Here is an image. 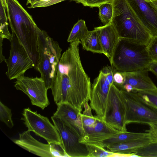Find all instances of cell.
<instances>
[{
    "label": "cell",
    "instance_id": "1",
    "mask_svg": "<svg viewBox=\"0 0 157 157\" xmlns=\"http://www.w3.org/2000/svg\"><path fill=\"white\" fill-rule=\"evenodd\" d=\"M61 56L51 88L55 103H68L81 112L84 104L91 99L90 78L82 65L79 40L70 43Z\"/></svg>",
    "mask_w": 157,
    "mask_h": 157
},
{
    "label": "cell",
    "instance_id": "2",
    "mask_svg": "<svg viewBox=\"0 0 157 157\" xmlns=\"http://www.w3.org/2000/svg\"><path fill=\"white\" fill-rule=\"evenodd\" d=\"M6 2L7 16L12 33L17 36L31 59L34 68L37 70L38 40L42 30L18 0Z\"/></svg>",
    "mask_w": 157,
    "mask_h": 157
},
{
    "label": "cell",
    "instance_id": "3",
    "mask_svg": "<svg viewBox=\"0 0 157 157\" xmlns=\"http://www.w3.org/2000/svg\"><path fill=\"white\" fill-rule=\"evenodd\" d=\"M111 21L120 38L147 46L151 37L126 0H113Z\"/></svg>",
    "mask_w": 157,
    "mask_h": 157
},
{
    "label": "cell",
    "instance_id": "4",
    "mask_svg": "<svg viewBox=\"0 0 157 157\" xmlns=\"http://www.w3.org/2000/svg\"><path fill=\"white\" fill-rule=\"evenodd\" d=\"M152 61L146 45L120 38L110 63L113 71L125 72L147 68Z\"/></svg>",
    "mask_w": 157,
    "mask_h": 157
},
{
    "label": "cell",
    "instance_id": "5",
    "mask_svg": "<svg viewBox=\"0 0 157 157\" xmlns=\"http://www.w3.org/2000/svg\"><path fill=\"white\" fill-rule=\"evenodd\" d=\"M39 54L37 71L44 80L48 90L53 83L61 57L62 49L59 43L42 30L38 40Z\"/></svg>",
    "mask_w": 157,
    "mask_h": 157
},
{
    "label": "cell",
    "instance_id": "6",
    "mask_svg": "<svg viewBox=\"0 0 157 157\" xmlns=\"http://www.w3.org/2000/svg\"><path fill=\"white\" fill-rule=\"evenodd\" d=\"M81 121L82 134L79 142L85 144L101 145L104 141L121 132L112 128L97 115L93 116L88 102L84 105Z\"/></svg>",
    "mask_w": 157,
    "mask_h": 157
},
{
    "label": "cell",
    "instance_id": "7",
    "mask_svg": "<svg viewBox=\"0 0 157 157\" xmlns=\"http://www.w3.org/2000/svg\"><path fill=\"white\" fill-rule=\"evenodd\" d=\"M120 90L125 107L127 125L157 123V109L147 103L136 92Z\"/></svg>",
    "mask_w": 157,
    "mask_h": 157
},
{
    "label": "cell",
    "instance_id": "8",
    "mask_svg": "<svg viewBox=\"0 0 157 157\" xmlns=\"http://www.w3.org/2000/svg\"><path fill=\"white\" fill-rule=\"evenodd\" d=\"M21 120L28 130L44 139L48 143H54L62 145L59 134L54 125L48 118L32 110L29 107L24 109Z\"/></svg>",
    "mask_w": 157,
    "mask_h": 157
},
{
    "label": "cell",
    "instance_id": "9",
    "mask_svg": "<svg viewBox=\"0 0 157 157\" xmlns=\"http://www.w3.org/2000/svg\"><path fill=\"white\" fill-rule=\"evenodd\" d=\"M12 34L10 56L5 60L7 67L6 74L10 80L17 79L24 75L27 70L34 67L25 49L16 35L13 33Z\"/></svg>",
    "mask_w": 157,
    "mask_h": 157
},
{
    "label": "cell",
    "instance_id": "10",
    "mask_svg": "<svg viewBox=\"0 0 157 157\" xmlns=\"http://www.w3.org/2000/svg\"><path fill=\"white\" fill-rule=\"evenodd\" d=\"M126 109L120 90L114 83L110 86L104 120L109 125L121 132L127 131Z\"/></svg>",
    "mask_w": 157,
    "mask_h": 157
},
{
    "label": "cell",
    "instance_id": "11",
    "mask_svg": "<svg viewBox=\"0 0 157 157\" xmlns=\"http://www.w3.org/2000/svg\"><path fill=\"white\" fill-rule=\"evenodd\" d=\"M14 87L27 95L32 105L44 110L50 104L48 97V89L40 77L33 78L22 75L17 79Z\"/></svg>",
    "mask_w": 157,
    "mask_h": 157
},
{
    "label": "cell",
    "instance_id": "12",
    "mask_svg": "<svg viewBox=\"0 0 157 157\" xmlns=\"http://www.w3.org/2000/svg\"><path fill=\"white\" fill-rule=\"evenodd\" d=\"M60 136L62 145L67 157H88L86 144L79 142L80 137L59 118L51 117Z\"/></svg>",
    "mask_w": 157,
    "mask_h": 157
},
{
    "label": "cell",
    "instance_id": "13",
    "mask_svg": "<svg viewBox=\"0 0 157 157\" xmlns=\"http://www.w3.org/2000/svg\"><path fill=\"white\" fill-rule=\"evenodd\" d=\"M111 85L106 76L100 71L91 86L90 105L96 115L104 120Z\"/></svg>",
    "mask_w": 157,
    "mask_h": 157
},
{
    "label": "cell",
    "instance_id": "14",
    "mask_svg": "<svg viewBox=\"0 0 157 157\" xmlns=\"http://www.w3.org/2000/svg\"><path fill=\"white\" fill-rule=\"evenodd\" d=\"M151 37L157 36V7L151 0H126Z\"/></svg>",
    "mask_w": 157,
    "mask_h": 157
},
{
    "label": "cell",
    "instance_id": "15",
    "mask_svg": "<svg viewBox=\"0 0 157 157\" xmlns=\"http://www.w3.org/2000/svg\"><path fill=\"white\" fill-rule=\"evenodd\" d=\"M57 105L56 110L53 116L60 119L80 139L82 134L81 112L68 103H63Z\"/></svg>",
    "mask_w": 157,
    "mask_h": 157
},
{
    "label": "cell",
    "instance_id": "16",
    "mask_svg": "<svg viewBox=\"0 0 157 157\" xmlns=\"http://www.w3.org/2000/svg\"><path fill=\"white\" fill-rule=\"evenodd\" d=\"M27 130L19 135L13 142L21 147L37 156L42 157H53L51 151L50 145L40 142L31 135Z\"/></svg>",
    "mask_w": 157,
    "mask_h": 157
},
{
    "label": "cell",
    "instance_id": "17",
    "mask_svg": "<svg viewBox=\"0 0 157 157\" xmlns=\"http://www.w3.org/2000/svg\"><path fill=\"white\" fill-rule=\"evenodd\" d=\"M98 35L104 54L111 61L113 54L120 38L115 28L111 22L105 25L95 27Z\"/></svg>",
    "mask_w": 157,
    "mask_h": 157
},
{
    "label": "cell",
    "instance_id": "18",
    "mask_svg": "<svg viewBox=\"0 0 157 157\" xmlns=\"http://www.w3.org/2000/svg\"><path fill=\"white\" fill-rule=\"evenodd\" d=\"M148 71L146 68L135 71L122 72L124 77L123 84H128L132 86L133 88V92L157 89L149 76Z\"/></svg>",
    "mask_w": 157,
    "mask_h": 157
},
{
    "label": "cell",
    "instance_id": "19",
    "mask_svg": "<svg viewBox=\"0 0 157 157\" xmlns=\"http://www.w3.org/2000/svg\"><path fill=\"white\" fill-rule=\"evenodd\" d=\"M151 142L147 136L124 143L109 145L105 148L113 152L122 155L124 157H135L136 155L132 153L134 150Z\"/></svg>",
    "mask_w": 157,
    "mask_h": 157
},
{
    "label": "cell",
    "instance_id": "20",
    "mask_svg": "<svg viewBox=\"0 0 157 157\" xmlns=\"http://www.w3.org/2000/svg\"><path fill=\"white\" fill-rule=\"evenodd\" d=\"M80 41L84 50L94 53L104 54L98 35L96 29L89 31L86 35Z\"/></svg>",
    "mask_w": 157,
    "mask_h": 157
},
{
    "label": "cell",
    "instance_id": "21",
    "mask_svg": "<svg viewBox=\"0 0 157 157\" xmlns=\"http://www.w3.org/2000/svg\"><path fill=\"white\" fill-rule=\"evenodd\" d=\"M147 136L148 134L146 132H133L127 131L121 132L113 137L103 141L101 145L105 147L109 145L124 143Z\"/></svg>",
    "mask_w": 157,
    "mask_h": 157
},
{
    "label": "cell",
    "instance_id": "22",
    "mask_svg": "<svg viewBox=\"0 0 157 157\" xmlns=\"http://www.w3.org/2000/svg\"><path fill=\"white\" fill-rule=\"evenodd\" d=\"M89 31L85 21L82 19L79 20L74 25L67 39L68 42L82 39L88 34Z\"/></svg>",
    "mask_w": 157,
    "mask_h": 157
},
{
    "label": "cell",
    "instance_id": "23",
    "mask_svg": "<svg viewBox=\"0 0 157 157\" xmlns=\"http://www.w3.org/2000/svg\"><path fill=\"white\" fill-rule=\"evenodd\" d=\"M6 9L0 2V42H2L4 39H8L10 41L12 40V35L8 29V17Z\"/></svg>",
    "mask_w": 157,
    "mask_h": 157
},
{
    "label": "cell",
    "instance_id": "24",
    "mask_svg": "<svg viewBox=\"0 0 157 157\" xmlns=\"http://www.w3.org/2000/svg\"><path fill=\"white\" fill-rule=\"evenodd\" d=\"M133 153L138 157H157V142H151L137 148L133 151Z\"/></svg>",
    "mask_w": 157,
    "mask_h": 157
},
{
    "label": "cell",
    "instance_id": "25",
    "mask_svg": "<svg viewBox=\"0 0 157 157\" xmlns=\"http://www.w3.org/2000/svg\"><path fill=\"white\" fill-rule=\"evenodd\" d=\"M86 145L89 152L88 157H114L117 154L106 150L101 145Z\"/></svg>",
    "mask_w": 157,
    "mask_h": 157
},
{
    "label": "cell",
    "instance_id": "26",
    "mask_svg": "<svg viewBox=\"0 0 157 157\" xmlns=\"http://www.w3.org/2000/svg\"><path fill=\"white\" fill-rule=\"evenodd\" d=\"M99 17L105 25L111 21L113 12V6L112 2H106L101 4L98 7Z\"/></svg>",
    "mask_w": 157,
    "mask_h": 157
},
{
    "label": "cell",
    "instance_id": "27",
    "mask_svg": "<svg viewBox=\"0 0 157 157\" xmlns=\"http://www.w3.org/2000/svg\"><path fill=\"white\" fill-rule=\"evenodd\" d=\"M136 92L147 103L157 109V89Z\"/></svg>",
    "mask_w": 157,
    "mask_h": 157
},
{
    "label": "cell",
    "instance_id": "28",
    "mask_svg": "<svg viewBox=\"0 0 157 157\" xmlns=\"http://www.w3.org/2000/svg\"><path fill=\"white\" fill-rule=\"evenodd\" d=\"M11 109L0 101V120L10 128H13L14 124L12 118Z\"/></svg>",
    "mask_w": 157,
    "mask_h": 157
},
{
    "label": "cell",
    "instance_id": "29",
    "mask_svg": "<svg viewBox=\"0 0 157 157\" xmlns=\"http://www.w3.org/2000/svg\"><path fill=\"white\" fill-rule=\"evenodd\" d=\"M147 48L152 61H157V36L151 37Z\"/></svg>",
    "mask_w": 157,
    "mask_h": 157
},
{
    "label": "cell",
    "instance_id": "30",
    "mask_svg": "<svg viewBox=\"0 0 157 157\" xmlns=\"http://www.w3.org/2000/svg\"><path fill=\"white\" fill-rule=\"evenodd\" d=\"M66 0H39L30 4V6L27 7L31 9L37 7H46Z\"/></svg>",
    "mask_w": 157,
    "mask_h": 157
},
{
    "label": "cell",
    "instance_id": "31",
    "mask_svg": "<svg viewBox=\"0 0 157 157\" xmlns=\"http://www.w3.org/2000/svg\"><path fill=\"white\" fill-rule=\"evenodd\" d=\"M51 151L54 157H67L61 144L50 143Z\"/></svg>",
    "mask_w": 157,
    "mask_h": 157
},
{
    "label": "cell",
    "instance_id": "32",
    "mask_svg": "<svg viewBox=\"0 0 157 157\" xmlns=\"http://www.w3.org/2000/svg\"><path fill=\"white\" fill-rule=\"evenodd\" d=\"M77 2L81 3L85 6L91 7H98L102 4L112 2L113 0H73Z\"/></svg>",
    "mask_w": 157,
    "mask_h": 157
},
{
    "label": "cell",
    "instance_id": "33",
    "mask_svg": "<svg viewBox=\"0 0 157 157\" xmlns=\"http://www.w3.org/2000/svg\"><path fill=\"white\" fill-rule=\"evenodd\" d=\"M149 129L145 131L151 142H157V123L149 124Z\"/></svg>",
    "mask_w": 157,
    "mask_h": 157
},
{
    "label": "cell",
    "instance_id": "34",
    "mask_svg": "<svg viewBox=\"0 0 157 157\" xmlns=\"http://www.w3.org/2000/svg\"><path fill=\"white\" fill-rule=\"evenodd\" d=\"M113 71V82L114 85L117 87L123 85L124 82V77L122 72Z\"/></svg>",
    "mask_w": 157,
    "mask_h": 157
},
{
    "label": "cell",
    "instance_id": "35",
    "mask_svg": "<svg viewBox=\"0 0 157 157\" xmlns=\"http://www.w3.org/2000/svg\"><path fill=\"white\" fill-rule=\"evenodd\" d=\"M106 76L111 85L114 83L113 71L111 66H107L104 67L101 70Z\"/></svg>",
    "mask_w": 157,
    "mask_h": 157
},
{
    "label": "cell",
    "instance_id": "36",
    "mask_svg": "<svg viewBox=\"0 0 157 157\" xmlns=\"http://www.w3.org/2000/svg\"><path fill=\"white\" fill-rule=\"evenodd\" d=\"M150 71L157 76V61H152L147 67Z\"/></svg>",
    "mask_w": 157,
    "mask_h": 157
},
{
    "label": "cell",
    "instance_id": "37",
    "mask_svg": "<svg viewBox=\"0 0 157 157\" xmlns=\"http://www.w3.org/2000/svg\"><path fill=\"white\" fill-rule=\"evenodd\" d=\"M0 2L5 8L6 10L7 8V2L6 0H0Z\"/></svg>",
    "mask_w": 157,
    "mask_h": 157
},
{
    "label": "cell",
    "instance_id": "38",
    "mask_svg": "<svg viewBox=\"0 0 157 157\" xmlns=\"http://www.w3.org/2000/svg\"><path fill=\"white\" fill-rule=\"evenodd\" d=\"M39 0H27L26 5L30 4L33 2L39 1Z\"/></svg>",
    "mask_w": 157,
    "mask_h": 157
},
{
    "label": "cell",
    "instance_id": "39",
    "mask_svg": "<svg viewBox=\"0 0 157 157\" xmlns=\"http://www.w3.org/2000/svg\"><path fill=\"white\" fill-rule=\"evenodd\" d=\"M155 5L157 7V1H152Z\"/></svg>",
    "mask_w": 157,
    "mask_h": 157
},
{
    "label": "cell",
    "instance_id": "40",
    "mask_svg": "<svg viewBox=\"0 0 157 157\" xmlns=\"http://www.w3.org/2000/svg\"><path fill=\"white\" fill-rule=\"evenodd\" d=\"M151 1H157V0H151Z\"/></svg>",
    "mask_w": 157,
    "mask_h": 157
}]
</instances>
